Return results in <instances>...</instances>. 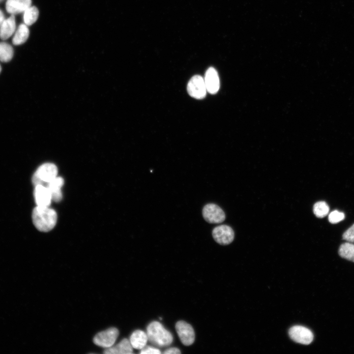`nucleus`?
<instances>
[{"label":"nucleus","mask_w":354,"mask_h":354,"mask_svg":"<svg viewBox=\"0 0 354 354\" xmlns=\"http://www.w3.org/2000/svg\"><path fill=\"white\" fill-rule=\"evenodd\" d=\"M344 218V213L337 210L331 212L328 217L329 222L332 224L337 223L343 220Z\"/></svg>","instance_id":"nucleus-22"},{"label":"nucleus","mask_w":354,"mask_h":354,"mask_svg":"<svg viewBox=\"0 0 354 354\" xmlns=\"http://www.w3.org/2000/svg\"><path fill=\"white\" fill-rule=\"evenodd\" d=\"M32 222L39 231L47 232L55 226L57 221L56 211L49 206H37L32 210Z\"/></svg>","instance_id":"nucleus-1"},{"label":"nucleus","mask_w":354,"mask_h":354,"mask_svg":"<svg viewBox=\"0 0 354 354\" xmlns=\"http://www.w3.org/2000/svg\"><path fill=\"white\" fill-rule=\"evenodd\" d=\"M16 30L15 18L11 15L8 18L5 19L0 26V37L2 40L9 38Z\"/></svg>","instance_id":"nucleus-15"},{"label":"nucleus","mask_w":354,"mask_h":354,"mask_svg":"<svg viewBox=\"0 0 354 354\" xmlns=\"http://www.w3.org/2000/svg\"><path fill=\"white\" fill-rule=\"evenodd\" d=\"M343 238L348 242H354V224L344 232Z\"/></svg>","instance_id":"nucleus-23"},{"label":"nucleus","mask_w":354,"mask_h":354,"mask_svg":"<svg viewBox=\"0 0 354 354\" xmlns=\"http://www.w3.org/2000/svg\"><path fill=\"white\" fill-rule=\"evenodd\" d=\"M207 92L215 94L220 88V80L217 71L212 67L206 70L204 78Z\"/></svg>","instance_id":"nucleus-10"},{"label":"nucleus","mask_w":354,"mask_h":354,"mask_svg":"<svg viewBox=\"0 0 354 354\" xmlns=\"http://www.w3.org/2000/svg\"><path fill=\"white\" fill-rule=\"evenodd\" d=\"M148 340L147 333L139 329L134 331L131 334L129 339L133 348L140 350L146 346Z\"/></svg>","instance_id":"nucleus-16"},{"label":"nucleus","mask_w":354,"mask_h":354,"mask_svg":"<svg viewBox=\"0 0 354 354\" xmlns=\"http://www.w3.org/2000/svg\"><path fill=\"white\" fill-rule=\"evenodd\" d=\"M34 186L33 195L36 205L49 206L52 199L49 189L42 185H37Z\"/></svg>","instance_id":"nucleus-11"},{"label":"nucleus","mask_w":354,"mask_h":354,"mask_svg":"<svg viewBox=\"0 0 354 354\" xmlns=\"http://www.w3.org/2000/svg\"><path fill=\"white\" fill-rule=\"evenodd\" d=\"M212 234L214 240L221 245H228L231 243L234 238L233 230L226 225L215 227L212 230Z\"/></svg>","instance_id":"nucleus-9"},{"label":"nucleus","mask_w":354,"mask_h":354,"mask_svg":"<svg viewBox=\"0 0 354 354\" xmlns=\"http://www.w3.org/2000/svg\"><path fill=\"white\" fill-rule=\"evenodd\" d=\"M29 34L30 31L28 26L25 24L20 25L13 37V44L15 45H19L24 43L28 39Z\"/></svg>","instance_id":"nucleus-17"},{"label":"nucleus","mask_w":354,"mask_h":354,"mask_svg":"<svg viewBox=\"0 0 354 354\" xmlns=\"http://www.w3.org/2000/svg\"><path fill=\"white\" fill-rule=\"evenodd\" d=\"M133 349L129 340L124 338L117 345L106 349L103 353L106 354H130L133 352Z\"/></svg>","instance_id":"nucleus-13"},{"label":"nucleus","mask_w":354,"mask_h":354,"mask_svg":"<svg viewBox=\"0 0 354 354\" xmlns=\"http://www.w3.org/2000/svg\"><path fill=\"white\" fill-rule=\"evenodd\" d=\"M187 90L188 94L196 99H203L207 92L204 78L198 75L193 76L188 83Z\"/></svg>","instance_id":"nucleus-5"},{"label":"nucleus","mask_w":354,"mask_h":354,"mask_svg":"<svg viewBox=\"0 0 354 354\" xmlns=\"http://www.w3.org/2000/svg\"><path fill=\"white\" fill-rule=\"evenodd\" d=\"M329 207L327 204L324 201H320L315 204L313 206V212L319 218H323L326 216L329 212Z\"/></svg>","instance_id":"nucleus-21"},{"label":"nucleus","mask_w":354,"mask_h":354,"mask_svg":"<svg viewBox=\"0 0 354 354\" xmlns=\"http://www.w3.org/2000/svg\"><path fill=\"white\" fill-rule=\"evenodd\" d=\"M63 184V179L60 177H57L46 186L51 194L52 200L55 202H59L62 200L61 188Z\"/></svg>","instance_id":"nucleus-14"},{"label":"nucleus","mask_w":354,"mask_h":354,"mask_svg":"<svg viewBox=\"0 0 354 354\" xmlns=\"http://www.w3.org/2000/svg\"><path fill=\"white\" fill-rule=\"evenodd\" d=\"M147 334L148 340L158 347L168 346L172 344L173 340L171 333L157 321L152 322L148 324Z\"/></svg>","instance_id":"nucleus-2"},{"label":"nucleus","mask_w":354,"mask_h":354,"mask_svg":"<svg viewBox=\"0 0 354 354\" xmlns=\"http://www.w3.org/2000/svg\"><path fill=\"white\" fill-rule=\"evenodd\" d=\"M31 4V0H7L5 8L7 12L14 15L24 12Z\"/></svg>","instance_id":"nucleus-12"},{"label":"nucleus","mask_w":354,"mask_h":354,"mask_svg":"<svg viewBox=\"0 0 354 354\" xmlns=\"http://www.w3.org/2000/svg\"><path fill=\"white\" fill-rule=\"evenodd\" d=\"M290 338L296 343L309 345L313 341V334L308 328L300 325L292 327L289 330Z\"/></svg>","instance_id":"nucleus-6"},{"label":"nucleus","mask_w":354,"mask_h":354,"mask_svg":"<svg viewBox=\"0 0 354 354\" xmlns=\"http://www.w3.org/2000/svg\"><path fill=\"white\" fill-rule=\"evenodd\" d=\"M5 20L4 15L3 12L0 9V26Z\"/></svg>","instance_id":"nucleus-26"},{"label":"nucleus","mask_w":354,"mask_h":354,"mask_svg":"<svg viewBox=\"0 0 354 354\" xmlns=\"http://www.w3.org/2000/svg\"><path fill=\"white\" fill-rule=\"evenodd\" d=\"M163 353L165 354H180L181 352L179 349L174 347V348H170L166 350L163 352Z\"/></svg>","instance_id":"nucleus-25"},{"label":"nucleus","mask_w":354,"mask_h":354,"mask_svg":"<svg viewBox=\"0 0 354 354\" xmlns=\"http://www.w3.org/2000/svg\"><path fill=\"white\" fill-rule=\"evenodd\" d=\"M14 54L12 47L6 42H0V60L7 62L11 60Z\"/></svg>","instance_id":"nucleus-20"},{"label":"nucleus","mask_w":354,"mask_h":354,"mask_svg":"<svg viewBox=\"0 0 354 354\" xmlns=\"http://www.w3.org/2000/svg\"><path fill=\"white\" fill-rule=\"evenodd\" d=\"M176 329L182 343L185 346L192 344L195 335L192 326L187 322L179 321L176 324Z\"/></svg>","instance_id":"nucleus-8"},{"label":"nucleus","mask_w":354,"mask_h":354,"mask_svg":"<svg viewBox=\"0 0 354 354\" xmlns=\"http://www.w3.org/2000/svg\"><path fill=\"white\" fill-rule=\"evenodd\" d=\"M119 334L116 327H110L98 332L93 338V343L101 347L108 348L113 346Z\"/></svg>","instance_id":"nucleus-4"},{"label":"nucleus","mask_w":354,"mask_h":354,"mask_svg":"<svg viewBox=\"0 0 354 354\" xmlns=\"http://www.w3.org/2000/svg\"><path fill=\"white\" fill-rule=\"evenodd\" d=\"M3 0H0V2H1Z\"/></svg>","instance_id":"nucleus-28"},{"label":"nucleus","mask_w":354,"mask_h":354,"mask_svg":"<svg viewBox=\"0 0 354 354\" xmlns=\"http://www.w3.org/2000/svg\"><path fill=\"white\" fill-rule=\"evenodd\" d=\"M203 216L205 220L209 223H220L225 219L223 210L217 205L208 204L203 209Z\"/></svg>","instance_id":"nucleus-7"},{"label":"nucleus","mask_w":354,"mask_h":354,"mask_svg":"<svg viewBox=\"0 0 354 354\" xmlns=\"http://www.w3.org/2000/svg\"><path fill=\"white\" fill-rule=\"evenodd\" d=\"M1 66H0V73L1 72Z\"/></svg>","instance_id":"nucleus-27"},{"label":"nucleus","mask_w":354,"mask_h":354,"mask_svg":"<svg viewBox=\"0 0 354 354\" xmlns=\"http://www.w3.org/2000/svg\"><path fill=\"white\" fill-rule=\"evenodd\" d=\"M339 254L341 257L354 262V244L350 242L343 243L340 246Z\"/></svg>","instance_id":"nucleus-18"},{"label":"nucleus","mask_w":354,"mask_h":354,"mask_svg":"<svg viewBox=\"0 0 354 354\" xmlns=\"http://www.w3.org/2000/svg\"><path fill=\"white\" fill-rule=\"evenodd\" d=\"M58 170L56 165L46 163L40 166L33 175L32 182L34 186L42 185L46 186L57 177Z\"/></svg>","instance_id":"nucleus-3"},{"label":"nucleus","mask_w":354,"mask_h":354,"mask_svg":"<svg viewBox=\"0 0 354 354\" xmlns=\"http://www.w3.org/2000/svg\"><path fill=\"white\" fill-rule=\"evenodd\" d=\"M140 353L141 354H161V352L158 349L146 346L144 348L141 350Z\"/></svg>","instance_id":"nucleus-24"},{"label":"nucleus","mask_w":354,"mask_h":354,"mask_svg":"<svg viewBox=\"0 0 354 354\" xmlns=\"http://www.w3.org/2000/svg\"><path fill=\"white\" fill-rule=\"evenodd\" d=\"M39 11L34 6H30L24 12L23 19L24 23L27 26L34 24L38 19Z\"/></svg>","instance_id":"nucleus-19"}]
</instances>
